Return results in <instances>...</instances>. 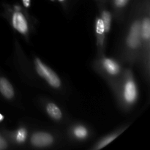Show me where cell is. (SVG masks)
<instances>
[{"label": "cell", "mask_w": 150, "mask_h": 150, "mask_svg": "<svg viewBox=\"0 0 150 150\" xmlns=\"http://www.w3.org/2000/svg\"><path fill=\"white\" fill-rule=\"evenodd\" d=\"M129 0H114L115 5L117 7H123L127 4Z\"/></svg>", "instance_id": "9a60e30c"}, {"label": "cell", "mask_w": 150, "mask_h": 150, "mask_svg": "<svg viewBox=\"0 0 150 150\" xmlns=\"http://www.w3.org/2000/svg\"><path fill=\"white\" fill-rule=\"evenodd\" d=\"M117 136V135H111V136H108V137L103 139L102 141H100V142L98 144V145H97L96 146V149H101V148L105 146L106 145H108L110 142H111L113 140H114Z\"/></svg>", "instance_id": "8fae6325"}, {"label": "cell", "mask_w": 150, "mask_h": 150, "mask_svg": "<svg viewBox=\"0 0 150 150\" xmlns=\"http://www.w3.org/2000/svg\"><path fill=\"white\" fill-rule=\"evenodd\" d=\"M103 64L105 70L111 75H114V76L117 75L120 70L118 63L111 59H105L103 61Z\"/></svg>", "instance_id": "52a82bcc"}, {"label": "cell", "mask_w": 150, "mask_h": 150, "mask_svg": "<svg viewBox=\"0 0 150 150\" xmlns=\"http://www.w3.org/2000/svg\"><path fill=\"white\" fill-rule=\"evenodd\" d=\"M59 1H64V0H59Z\"/></svg>", "instance_id": "d6986e66"}, {"label": "cell", "mask_w": 150, "mask_h": 150, "mask_svg": "<svg viewBox=\"0 0 150 150\" xmlns=\"http://www.w3.org/2000/svg\"><path fill=\"white\" fill-rule=\"evenodd\" d=\"M137 88L135 82L132 79L126 81L124 87V98L128 103H134L137 98Z\"/></svg>", "instance_id": "277c9868"}, {"label": "cell", "mask_w": 150, "mask_h": 150, "mask_svg": "<svg viewBox=\"0 0 150 150\" xmlns=\"http://www.w3.org/2000/svg\"><path fill=\"white\" fill-rule=\"evenodd\" d=\"M35 64L38 74L45 79L52 87L59 88L61 86V81L58 76L50 67L45 65L40 59H35Z\"/></svg>", "instance_id": "6da1fadb"}, {"label": "cell", "mask_w": 150, "mask_h": 150, "mask_svg": "<svg viewBox=\"0 0 150 150\" xmlns=\"http://www.w3.org/2000/svg\"><path fill=\"white\" fill-rule=\"evenodd\" d=\"M141 32L142 39L148 40L150 36V21L149 18H146L141 23Z\"/></svg>", "instance_id": "9c48e42d"}, {"label": "cell", "mask_w": 150, "mask_h": 150, "mask_svg": "<svg viewBox=\"0 0 150 150\" xmlns=\"http://www.w3.org/2000/svg\"><path fill=\"white\" fill-rule=\"evenodd\" d=\"M46 111L48 115L54 120H59L62 118V114L61 111L59 107L57 106L54 103H48L46 106Z\"/></svg>", "instance_id": "ba28073f"}, {"label": "cell", "mask_w": 150, "mask_h": 150, "mask_svg": "<svg viewBox=\"0 0 150 150\" xmlns=\"http://www.w3.org/2000/svg\"><path fill=\"white\" fill-rule=\"evenodd\" d=\"M96 32L98 35H103L105 31V26L101 18H98L96 22Z\"/></svg>", "instance_id": "4fadbf2b"}, {"label": "cell", "mask_w": 150, "mask_h": 150, "mask_svg": "<svg viewBox=\"0 0 150 150\" xmlns=\"http://www.w3.org/2000/svg\"><path fill=\"white\" fill-rule=\"evenodd\" d=\"M0 92L7 99H11L14 96V89L5 78L0 77Z\"/></svg>", "instance_id": "8992f818"}, {"label": "cell", "mask_w": 150, "mask_h": 150, "mask_svg": "<svg viewBox=\"0 0 150 150\" xmlns=\"http://www.w3.org/2000/svg\"><path fill=\"white\" fill-rule=\"evenodd\" d=\"M13 26L18 32L26 34L28 32V23L24 16L21 12H15L13 16Z\"/></svg>", "instance_id": "5b68a950"}, {"label": "cell", "mask_w": 150, "mask_h": 150, "mask_svg": "<svg viewBox=\"0 0 150 150\" xmlns=\"http://www.w3.org/2000/svg\"><path fill=\"white\" fill-rule=\"evenodd\" d=\"M26 137V132L24 129H20L17 133V136H16V141L18 142H24Z\"/></svg>", "instance_id": "5bb4252c"}, {"label": "cell", "mask_w": 150, "mask_h": 150, "mask_svg": "<svg viewBox=\"0 0 150 150\" xmlns=\"http://www.w3.org/2000/svg\"><path fill=\"white\" fill-rule=\"evenodd\" d=\"M103 22L104 23L105 26V32H108L110 31L111 28V16L109 12L103 11L102 13V18Z\"/></svg>", "instance_id": "30bf717a"}, {"label": "cell", "mask_w": 150, "mask_h": 150, "mask_svg": "<svg viewBox=\"0 0 150 150\" xmlns=\"http://www.w3.org/2000/svg\"><path fill=\"white\" fill-rule=\"evenodd\" d=\"M54 142V138L51 134L44 132L36 133L32 136L31 142L37 147H45L51 145Z\"/></svg>", "instance_id": "3957f363"}, {"label": "cell", "mask_w": 150, "mask_h": 150, "mask_svg": "<svg viewBox=\"0 0 150 150\" xmlns=\"http://www.w3.org/2000/svg\"><path fill=\"white\" fill-rule=\"evenodd\" d=\"M74 134L79 139H84L87 136V130L83 126H79L75 128Z\"/></svg>", "instance_id": "7c38bea8"}, {"label": "cell", "mask_w": 150, "mask_h": 150, "mask_svg": "<svg viewBox=\"0 0 150 150\" xmlns=\"http://www.w3.org/2000/svg\"><path fill=\"white\" fill-rule=\"evenodd\" d=\"M25 7H29L30 6V0H22Z\"/></svg>", "instance_id": "e0dca14e"}, {"label": "cell", "mask_w": 150, "mask_h": 150, "mask_svg": "<svg viewBox=\"0 0 150 150\" xmlns=\"http://www.w3.org/2000/svg\"><path fill=\"white\" fill-rule=\"evenodd\" d=\"M3 119H4V117H3V116L1 115V114H0V122H1V120H3Z\"/></svg>", "instance_id": "ac0fdd59"}, {"label": "cell", "mask_w": 150, "mask_h": 150, "mask_svg": "<svg viewBox=\"0 0 150 150\" xmlns=\"http://www.w3.org/2000/svg\"><path fill=\"white\" fill-rule=\"evenodd\" d=\"M6 146H7V144H6L5 141L0 138V149H4L6 148Z\"/></svg>", "instance_id": "2e32d148"}, {"label": "cell", "mask_w": 150, "mask_h": 150, "mask_svg": "<svg viewBox=\"0 0 150 150\" xmlns=\"http://www.w3.org/2000/svg\"><path fill=\"white\" fill-rule=\"evenodd\" d=\"M142 32H141V23L139 21H136L130 29L127 38V45L132 49L137 48L140 45L142 41Z\"/></svg>", "instance_id": "7a4b0ae2"}]
</instances>
